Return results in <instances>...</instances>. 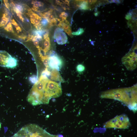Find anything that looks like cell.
<instances>
[{
	"mask_svg": "<svg viewBox=\"0 0 137 137\" xmlns=\"http://www.w3.org/2000/svg\"><path fill=\"white\" fill-rule=\"evenodd\" d=\"M77 71L79 73H81L83 72L85 69L84 66L82 64L78 65L76 67Z\"/></svg>",
	"mask_w": 137,
	"mask_h": 137,
	"instance_id": "cell-18",
	"label": "cell"
},
{
	"mask_svg": "<svg viewBox=\"0 0 137 137\" xmlns=\"http://www.w3.org/2000/svg\"><path fill=\"white\" fill-rule=\"evenodd\" d=\"M113 3H116L119 4L120 2L119 0H112Z\"/></svg>",
	"mask_w": 137,
	"mask_h": 137,
	"instance_id": "cell-36",
	"label": "cell"
},
{
	"mask_svg": "<svg viewBox=\"0 0 137 137\" xmlns=\"http://www.w3.org/2000/svg\"><path fill=\"white\" fill-rule=\"evenodd\" d=\"M110 3H113L112 0H108V1Z\"/></svg>",
	"mask_w": 137,
	"mask_h": 137,
	"instance_id": "cell-40",
	"label": "cell"
},
{
	"mask_svg": "<svg viewBox=\"0 0 137 137\" xmlns=\"http://www.w3.org/2000/svg\"><path fill=\"white\" fill-rule=\"evenodd\" d=\"M130 123L128 117L123 114L117 116L106 122L104 125L106 128H115L126 129L130 126Z\"/></svg>",
	"mask_w": 137,
	"mask_h": 137,
	"instance_id": "cell-4",
	"label": "cell"
},
{
	"mask_svg": "<svg viewBox=\"0 0 137 137\" xmlns=\"http://www.w3.org/2000/svg\"><path fill=\"white\" fill-rule=\"evenodd\" d=\"M61 28H57L55 31L54 38L58 44H63L66 43L67 40V36Z\"/></svg>",
	"mask_w": 137,
	"mask_h": 137,
	"instance_id": "cell-7",
	"label": "cell"
},
{
	"mask_svg": "<svg viewBox=\"0 0 137 137\" xmlns=\"http://www.w3.org/2000/svg\"><path fill=\"white\" fill-rule=\"evenodd\" d=\"M82 2L80 3L78 7L81 9L87 10L89 9V7L88 2L87 1H82Z\"/></svg>",
	"mask_w": 137,
	"mask_h": 137,
	"instance_id": "cell-14",
	"label": "cell"
},
{
	"mask_svg": "<svg viewBox=\"0 0 137 137\" xmlns=\"http://www.w3.org/2000/svg\"><path fill=\"white\" fill-rule=\"evenodd\" d=\"M32 3L33 5V7L38 9L39 7L42 6L44 5L43 3L39 1H32Z\"/></svg>",
	"mask_w": 137,
	"mask_h": 137,
	"instance_id": "cell-17",
	"label": "cell"
},
{
	"mask_svg": "<svg viewBox=\"0 0 137 137\" xmlns=\"http://www.w3.org/2000/svg\"><path fill=\"white\" fill-rule=\"evenodd\" d=\"M54 137H58L55 136H54Z\"/></svg>",
	"mask_w": 137,
	"mask_h": 137,
	"instance_id": "cell-42",
	"label": "cell"
},
{
	"mask_svg": "<svg viewBox=\"0 0 137 137\" xmlns=\"http://www.w3.org/2000/svg\"><path fill=\"white\" fill-rule=\"evenodd\" d=\"M22 13H19L17 14V15L19 18L22 21V22H24V19L23 18Z\"/></svg>",
	"mask_w": 137,
	"mask_h": 137,
	"instance_id": "cell-29",
	"label": "cell"
},
{
	"mask_svg": "<svg viewBox=\"0 0 137 137\" xmlns=\"http://www.w3.org/2000/svg\"><path fill=\"white\" fill-rule=\"evenodd\" d=\"M50 25L52 26H53L56 25V21L55 19V18L53 20L50 21L49 22Z\"/></svg>",
	"mask_w": 137,
	"mask_h": 137,
	"instance_id": "cell-26",
	"label": "cell"
},
{
	"mask_svg": "<svg viewBox=\"0 0 137 137\" xmlns=\"http://www.w3.org/2000/svg\"><path fill=\"white\" fill-rule=\"evenodd\" d=\"M11 56L4 50H0V66L6 67L7 61Z\"/></svg>",
	"mask_w": 137,
	"mask_h": 137,
	"instance_id": "cell-9",
	"label": "cell"
},
{
	"mask_svg": "<svg viewBox=\"0 0 137 137\" xmlns=\"http://www.w3.org/2000/svg\"><path fill=\"white\" fill-rule=\"evenodd\" d=\"M87 1L89 3H90L91 4H93L94 3H95V2L97 1L96 0H87Z\"/></svg>",
	"mask_w": 137,
	"mask_h": 137,
	"instance_id": "cell-30",
	"label": "cell"
},
{
	"mask_svg": "<svg viewBox=\"0 0 137 137\" xmlns=\"http://www.w3.org/2000/svg\"><path fill=\"white\" fill-rule=\"evenodd\" d=\"M99 12H97L96 13H94V14L96 16H97L98 14H99Z\"/></svg>",
	"mask_w": 137,
	"mask_h": 137,
	"instance_id": "cell-39",
	"label": "cell"
},
{
	"mask_svg": "<svg viewBox=\"0 0 137 137\" xmlns=\"http://www.w3.org/2000/svg\"><path fill=\"white\" fill-rule=\"evenodd\" d=\"M50 78L53 80L55 81L63 82V80L58 70L56 69H53L50 73Z\"/></svg>",
	"mask_w": 137,
	"mask_h": 137,
	"instance_id": "cell-10",
	"label": "cell"
},
{
	"mask_svg": "<svg viewBox=\"0 0 137 137\" xmlns=\"http://www.w3.org/2000/svg\"><path fill=\"white\" fill-rule=\"evenodd\" d=\"M4 29L7 32H13L12 27L10 22H9L7 24L6 26L4 27Z\"/></svg>",
	"mask_w": 137,
	"mask_h": 137,
	"instance_id": "cell-16",
	"label": "cell"
},
{
	"mask_svg": "<svg viewBox=\"0 0 137 137\" xmlns=\"http://www.w3.org/2000/svg\"><path fill=\"white\" fill-rule=\"evenodd\" d=\"M48 79L47 77L41 75L39 80L32 87L27 97V100L32 105L43 104L45 87Z\"/></svg>",
	"mask_w": 137,
	"mask_h": 137,
	"instance_id": "cell-2",
	"label": "cell"
},
{
	"mask_svg": "<svg viewBox=\"0 0 137 137\" xmlns=\"http://www.w3.org/2000/svg\"><path fill=\"white\" fill-rule=\"evenodd\" d=\"M1 123L0 122V129L1 128Z\"/></svg>",
	"mask_w": 137,
	"mask_h": 137,
	"instance_id": "cell-41",
	"label": "cell"
},
{
	"mask_svg": "<svg viewBox=\"0 0 137 137\" xmlns=\"http://www.w3.org/2000/svg\"><path fill=\"white\" fill-rule=\"evenodd\" d=\"M31 9L35 11H36L38 10V9L34 7L32 8Z\"/></svg>",
	"mask_w": 137,
	"mask_h": 137,
	"instance_id": "cell-38",
	"label": "cell"
},
{
	"mask_svg": "<svg viewBox=\"0 0 137 137\" xmlns=\"http://www.w3.org/2000/svg\"><path fill=\"white\" fill-rule=\"evenodd\" d=\"M84 32V30L82 28H80L76 32H73L72 33L73 35L78 36L81 35Z\"/></svg>",
	"mask_w": 137,
	"mask_h": 137,
	"instance_id": "cell-19",
	"label": "cell"
},
{
	"mask_svg": "<svg viewBox=\"0 0 137 137\" xmlns=\"http://www.w3.org/2000/svg\"><path fill=\"white\" fill-rule=\"evenodd\" d=\"M45 65L47 67H48L49 57L47 56H43L40 57Z\"/></svg>",
	"mask_w": 137,
	"mask_h": 137,
	"instance_id": "cell-15",
	"label": "cell"
},
{
	"mask_svg": "<svg viewBox=\"0 0 137 137\" xmlns=\"http://www.w3.org/2000/svg\"><path fill=\"white\" fill-rule=\"evenodd\" d=\"M61 22L62 26V28L68 35L70 36H71L72 31L69 24H64L61 21Z\"/></svg>",
	"mask_w": 137,
	"mask_h": 137,
	"instance_id": "cell-12",
	"label": "cell"
},
{
	"mask_svg": "<svg viewBox=\"0 0 137 137\" xmlns=\"http://www.w3.org/2000/svg\"><path fill=\"white\" fill-rule=\"evenodd\" d=\"M15 8L21 12L23 10V8L21 5L19 4H16L15 7Z\"/></svg>",
	"mask_w": 137,
	"mask_h": 137,
	"instance_id": "cell-22",
	"label": "cell"
},
{
	"mask_svg": "<svg viewBox=\"0 0 137 137\" xmlns=\"http://www.w3.org/2000/svg\"><path fill=\"white\" fill-rule=\"evenodd\" d=\"M48 37V32H47L45 33L43 36L45 40Z\"/></svg>",
	"mask_w": 137,
	"mask_h": 137,
	"instance_id": "cell-32",
	"label": "cell"
},
{
	"mask_svg": "<svg viewBox=\"0 0 137 137\" xmlns=\"http://www.w3.org/2000/svg\"><path fill=\"white\" fill-rule=\"evenodd\" d=\"M54 19V16L53 14H52V13L49 14L47 18V19L49 21V22Z\"/></svg>",
	"mask_w": 137,
	"mask_h": 137,
	"instance_id": "cell-25",
	"label": "cell"
},
{
	"mask_svg": "<svg viewBox=\"0 0 137 137\" xmlns=\"http://www.w3.org/2000/svg\"><path fill=\"white\" fill-rule=\"evenodd\" d=\"M16 30L17 31V32H19V31H21V28L19 26L18 27L16 28Z\"/></svg>",
	"mask_w": 137,
	"mask_h": 137,
	"instance_id": "cell-34",
	"label": "cell"
},
{
	"mask_svg": "<svg viewBox=\"0 0 137 137\" xmlns=\"http://www.w3.org/2000/svg\"><path fill=\"white\" fill-rule=\"evenodd\" d=\"M63 64L62 60L57 54L53 52L49 57L48 66L53 69L58 70L61 68Z\"/></svg>",
	"mask_w": 137,
	"mask_h": 137,
	"instance_id": "cell-6",
	"label": "cell"
},
{
	"mask_svg": "<svg viewBox=\"0 0 137 137\" xmlns=\"http://www.w3.org/2000/svg\"><path fill=\"white\" fill-rule=\"evenodd\" d=\"M56 3L57 4L61 6L62 4V3L61 2L59 1L56 0Z\"/></svg>",
	"mask_w": 137,
	"mask_h": 137,
	"instance_id": "cell-35",
	"label": "cell"
},
{
	"mask_svg": "<svg viewBox=\"0 0 137 137\" xmlns=\"http://www.w3.org/2000/svg\"><path fill=\"white\" fill-rule=\"evenodd\" d=\"M0 9V28L4 27L9 20V13L5 7Z\"/></svg>",
	"mask_w": 137,
	"mask_h": 137,
	"instance_id": "cell-8",
	"label": "cell"
},
{
	"mask_svg": "<svg viewBox=\"0 0 137 137\" xmlns=\"http://www.w3.org/2000/svg\"><path fill=\"white\" fill-rule=\"evenodd\" d=\"M48 22H49V21L47 19H44L42 20L41 22V23L43 25H45L47 24Z\"/></svg>",
	"mask_w": 137,
	"mask_h": 137,
	"instance_id": "cell-23",
	"label": "cell"
},
{
	"mask_svg": "<svg viewBox=\"0 0 137 137\" xmlns=\"http://www.w3.org/2000/svg\"><path fill=\"white\" fill-rule=\"evenodd\" d=\"M4 3L5 4V6L8 9H9V3L8 0H3Z\"/></svg>",
	"mask_w": 137,
	"mask_h": 137,
	"instance_id": "cell-28",
	"label": "cell"
},
{
	"mask_svg": "<svg viewBox=\"0 0 137 137\" xmlns=\"http://www.w3.org/2000/svg\"><path fill=\"white\" fill-rule=\"evenodd\" d=\"M18 64L17 60L11 56L7 61L6 67L8 68H14L17 66Z\"/></svg>",
	"mask_w": 137,
	"mask_h": 137,
	"instance_id": "cell-11",
	"label": "cell"
},
{
	"mask_svg": "<svg viewBox=\"0 0 137 137\" xmlns=\"http://www.w3.org/2000/svg\"><path fill=\"white\" fill-rule=\"evenodd\" d=\"M19 37L20 38L25 39L26 38V37L25 36H19Z\"/></svg>",
	"mask_w": 137,
	"mask_h": 137,
	"instance_id": "cell-37",
	"label": "cell"
},
{
	"mask_svg": "<svg viewBox=\"0 0 137 137\" xmlns=\"http://www.w3.org/2000/svg\"><path fill=\"white\" fill-rule=\"evenodd\" d=\"M44 45L45 47L43 50L45 53L49 50L50 46V39L49 37L45 39V41L44 43Z\"/></svg>",
	"mask_w": 137,
	"mask_h": 137,
	"instance_id": "cell-13",
	"label": "cell"
},
{
	"mask_svg": "<svg viewBox=\"0 0 137 137\" xmlns=\"http://www.w3.org/2000/svg\"><path fill=\"white\" fill-rule=\"evenodd\" d=\"M34 44L37 46L39 45V42L38 40H36L33 42Z\"/></svg>",
	"mask_w": 137,
	"mask_h": 137,
	"instance_id": "cell-31",
	"label": "cell"
},
{
	"mask_svg": "<svg viewBox=\"0 0 137 137\" xmlns=\"http://www.w3.org/2000/svg\"><path fill=\"white\" fill-rule=\"evenodd\" d=\"M11 23L16 28L19 26L18 24L13 19L11 20Z\"/></svg>",
	"mask_w": 137,
	"mask_h": 137,
	"instance_id": "cell-27",
	"label": "cell"
},
{
	"mask_svg": "<svg viewBox=\"0 0 137 137\" xmlns=\"http://www.w3.org/2000/svg\"><path fill=\"white\" fill-rule=\"evenodd\" d=\"M67 16V14L65 12H62L59 15L60 18H61L62 20H66Z\"/></svg>",
	"mask_w": 137,
	"mask_h": 137,
	"instance_id": "cell-21",
	"label": "cell"
},
{
	"mask_svg": "<svg viewBox=\"0 0 137 137\" xmlns=\"http://www.w3.org/2000/svg\"><path fill=\"white\" fill-rule=\"evenodd\" d=\"M29 80L31 82L34 84L38 81L37 77L35 75H33L30 77Z\"/></svg>",
	"mask_w": 137,
	"mask_h": 137,
	"instance_id": "cell-20",
	"label": "cell"
},
{
	"mask_svg": "<svg viewBox=\"0 0 137 137\" xmlns=\"http://www.w3.org/2000/svg\"><path fill=\"white\" fill-rule=\"evenodd\" d=\"M100 97L121 101L135 112L137 109V86L128 88L111 89L102 92Z\"/></svg>",
	"mask_w": 137,
	"mask_h": 137,
	"instance_id": "cell-1",
	"label": "cell"
},
{
	"mask_svg": "<svg viewBox=\"0 0 137 137\" xmlns=\"http://www.w3.org/2000/svg\"><path fill=\"white\" fill-rule=\"evenodd\" d=\"M137 49L136 46L134 49L130 50L122 59L123 63L128 70L132 71L137 66V54L135 52Z\"/></svg>",
	"mask_w": 137,
	"mask_h": 137,
	"instance_id": "cell-5",
	"label": "cell"
},
{
	"mask_svg": "<svg viewBox=\"0 0 137 137\" xmlns=\"http://www.w3.org/2000/svg\"><path fill=\"white\" fill-rule=\"evenodd\" d=\"M64 3L68 5H69V1L68 0H64V1H62Z\"/></svg>",
	"mask_w": 137,
	"mask_h": 137,
	"instance_id": "cell-33",
	"label": "cell"
},
{
	"mask_svg": "<svg viewBox=\"0 0 137 137\" xmlns=\"http://www.w3.org/2000/svg\"><path fill=\"white\" fill-rule=\"evenodd\" d=\"M132 14L130 13H128L126 15L125 19L127 20H130L131 19Z\"/></svg>",
	"mask_w": 137,
	"mask_h": 137,
	"instance_id": "cell-24",
	"label": "cell"
},
{
	"mask_svg": "<svg viewBox=\"0 0 137 137\" xmlns=\"http://www.w3.org/2000/svg\"><path fill=\"white\" fill-rule=\"evenodd\" d=\"M62 93L61 88L59 84L49 79L45 87L44 103L48 104L51 98L59 97Z\"/></svg>",
	"mask_w": 137,
	"mask_h": 137,
	"instance_id": "cell-3",
	"label": "cell"
}]
</instances>
